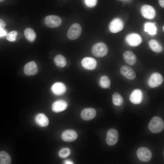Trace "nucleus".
I'll use <instances>...</instances> for the list:
<instances>
[{
	"instance_id": "nucleus-36",
	"label": "nucleus",
	"mask_w": 164,
	"mask_h": 164,
	"mask_svg": "<svg viewBox=\"0 0 164 164\" xmlns=\"http://www.w3.org/2000/svg\"><path fill=\"white\" fill-rule=\"evenodd\" d=\"M163 30L164 31V26L163 27Z\"/></svg>"
},
{
	"instance_id": "nucleus-26",
	"label": "nucleus",
	"mask_w": 164,
	"mask_h": 164,
	"mask_svg": "<svg viewBox=\"0 0 164 164\" xmlns=\"http://www.w3.org/2000/svg\"><path fill=\"white\" fill-rule=\"evenodd\" d=\"M112 97V102L115 105L120 106L123 104L124 101L123 98L118 92H114Z\"/></svg>"
},
{
	"instance_id": "nucleus-31",
	"label": "nucleus",
	"mask_w": 164,
	"mask_h": 164,
	"mask_svg": "<svg viewBox=\"0 0 164 164\" xmlns=\"http://www.w3.org/2000/svg\"><path fill=\"white\" fill-rule=\"evenodd\" d=\"M6 26L5 22L2 19H0V29H3Z\"/></svg>"
},
{
	"instance_id": "nucleus-33",
	"label": "nucleus",
	"mask_w": 164,
	"mask_h": 164,
	"mask_svg": "<svg viewBox=\"0 0 164 164\" xmlns=\"http://www.w3.org/2000/svg\"><path fill=\"white\" fill-rule=\"evenodd\" d=\"M159 2L160 5L162 7H164V0H159Z\"/></svg>"
},
{
	"instance_id": "nucleus-18",
	"label": "nucleus",
	"mask_w": 164,
	"mask_h": 164,
	"mask_svg": "<svg viewBox=\"0 0 164 164\" xmlns=\"http://www.w3.org/2000/svg\"><path fill=\"white\" fill-rule=\"evenodd\" d=\"M51 90L52 92L56 95H60L64 94L66 91L65 85L61 82H56L51 87Z\"/></svg>"
},
{
	"instance_id": "nucleus-7",
	"label": "nucleus",
	"mask_w": 164,
	"mask_h": 164,
	"mask_svg": "<svg viewBox=\"0 0 164 164\" xmlns=\"http://www.w3.org/2000/svg\"><path fill=\"white\" fill-rule=\"evenodd\" d=\"M119 134L117 131L114 128L110 129L107 133L106 143L109 145H113L117 142Z\"/></svg>"
},
{
	"instance_id": "nucleus-5",
	"label": "nucleus",
	"mask_w": 164,
	"mask_h": 164,
	"mask_svg": "<svg viewBox=\"0 0 164 164\" xmlns=\"http://www.w3.org/2000/svg\"><path fill=\"white\" fill-rule=\"evenodd\" d=\"M163 80L162 76L159 73L155 72L150 76L148 81V85L151 88H155L160 85Z\"/></svg>"
},
{
	"instance_id": "nucleus-28",
	"label": "nucleus",
	"mask_w": 164,
	"mask_h": 164,
	"mask_svg": "<svg viewBox=\"0 0 164 164\" xmlns=\"http://www.w3.org/2000/svg\"><path fill=\"white\" fill-rule=\"evenodd\" d=\"M71 151L69 148H64L61 149L58 152L59 156L61 158H65L71 154Z\"/></svg>"
},
{
	"instance_id": "nucleus-16",
	"label": "nucleus",
	"mask_w": 164,
	"mask_h": 164,
	"mask_svg": "<svg viewBox=\"0 0 164 164\" xmlns=\"http://www.w3.org/2000/svg\"><path fill=\"white\" fill-rule=\"evenodd\" d=\"M96 114L95 110L92 108L84 109L81 112L80 116L81 118L85 121L91 120L94 118Z\"/></svg>"
},
{
	"instance_id": "nucleus-21",
	"label": "nucleus",
	"mask_w": 164,
	"mask_h": 164,
	"mask_svg": "<svg viewBox=\"0 0 164 164\" xmlns=\"http://www.w3.org/2000/svg\"><path fill=\"white\" fill-rule=\"evenodd\" d=\"M149 44L150 48L156 53H160L163 50L162 46L156 40L152 39L150 40Z\"/></svg>"
},
{
	"instance_id": "nucleus-17",
	"label": "nucleus",
	"mask_w": 164,
	"mask_h": 164,
	"mask_svg": "<svg viewBox=\"0 0 164 164\" xmlns=\"http://www.w3.org/2000/svg\"><path fill=\"white\" fill-rule=\"evenodd\" d=\"M24 71L27 75L35 74L38 71V68L35 62L32 61L26 64L24 67Z\"/></svg>"
},
{
	"instance_id": "nucleus-12",
	"label": "nucleus",
	"mask_w": 164,
	"mask_h": 164,
	"mask_svg": "<svg viewBox=\"0 0 164 164\" xmlns=\"http://www.w3.org/2000/svg\"><path fill=\"white\" fill-rule=\"evenodd\" d=\"M78 135L75 131L72 129L67 130L63 131L61 138L64 141L70 142L75 141L77 138Z\"/></svg>"
},
{
	"instance_id": "nucleus-2",
	"label": "nucleus",
	"mask_w": 164,
	"mask_h": 164,
	"mask_svg": "<svg viewBox=\"0 0 164 164\" xmlns=\"http://www.w3.org/2000/svg\"><path fill=\"white\" fill-rule=\"evenodd\" d=\"M92 54L97 57H103L105 56L108 52L107 46L104 43L99 42L94 44L91 50Z\"/></svg>"
},
{
	"instance_id": "nucleus-20",
	"label": "nucleus",
	"mask_w": 164,
	"mask_h": 164,
	"mask_svg": "<svg viewBox=\"0 0 164 164\" xmlns=\"http://www.w3.org/2000/svg\"><path fill=\"white\" fill-rule=\"evenodd\" d=\"M35 121L38 125L42 127L47 126L49 123L48 118L43 113L38 114L36 116Z\"/></svg>"
},
{
	"instance_id": "nucleus-30",
	"label": "nucleus",
	"mask_w": 164,
	"mask_h": 164,
	"mask_svg": "<svg viewBox=\"0 0 164 164\" xmlns=\"http://www.w3.org/2000/svg\"><path fill=\"white\" fill-rule=\"evenodd\" d=\"M85 3L88 6L92 7L96 5L97 0H85Z\"/></svg>"
},
{
	"instance_id": "nucleus-34",
	"label": "nucleus",
	"mask_w": 164,
	"mask_h": 164,
	"mask_svg": "<svg viewBox=\"0 0 164 164\" xmlns=\"http://www.w3.org/2000/svg\"><path fill=\"white\" fill-rule=\"evenodd\" d=\"M64 163L65 164H73V161H72L71 160H66V161H64Z\"/></svg>"
},
{
	"instance_id": "nucleus-25",
	"label": "nucleus",
	"mask_w": 164,
	"mask_h": 164,
	"mask_svg": "<svg viewBox=\"0 0 164 164\" xmlns=\"http://www.w3.org/2000/svg\"><path fill=\"white\" fill-rule=\"evenodd\" d=\"M11 162L9 154L4 151L0 152V164H9Z\"/></svg>"
},
{
	"instance_id": "nucleus-35",
	"label": "nucleus",
	"mask_w": 164,
	"mask_h": 164,
	"mask_svg": "<svg viewBox=\"0 0 164 164\" xmlns=\"http://www.w3.org/2000/svg\"><path fill=\"white\" fill-rule=\"evenodd\" d=\"M4 0H0V2H1L3 1H4Z\"/></svg>"
},
{
	"instance_id": "nucleus-4",
	"label": "nucleus",
	"mask_w": 164,
	"mask_h": 164,
	"mask_svg": "<svg viewBox=\"0 0 164 164\" xmlns=\"http://www.w3.org/2000/svg\"><path fill=\"white\" fill-rule=\"evenodd\" d=\"M138 158L143 162H148L151 159L152 154L151 151L148 148L141 147L138 148L136 152Z\"/></svg>"
},
{
	"instance_id": "nucleus-27",
	"label": "nucleus",
	"mask_w": 164,
	"mask_h": 164,
	"mask_svg": "<svg viewBox=\"0 0 164 164\" xmlns=\"http://www.w3.org/2000/svg\"><path fill=\"white\" fill-rule=\"evenodd\" d=\"M99 84L100 86L103 88H108L111 84L110 79L107 76L103 75L100 77L99 79Z\"/></svg>"
},
{
	"instance_id": "nucleus-29",
	"label": "nucleus",
	"mask_w": 164,
	"mask_h": 164,
	"mask_svg": "<svg viewBox=\"0 0 164 164\" xmlns=\"http://www.w3.org/2000/svg\"><path fill=\"white\" fill-rule=\"evenodd\" d=\"M17 32L16 31H12L9 32L7 36V39L10 42L14 41L16 40Z\"/></svg>"
},
{
	"instance_id": "nucleus-3",
	"label": "nucleus",
	"mask_w": 164,
	"mask_h": 164,
	"mask_svg": "<svg viewBox=\"0 0 164 164\" xmlns=\"http://www.w3.org/2000/svg\"><path fill=\"white\" fill-rule=\"evenodd\" d=\"M82 32V28L79 24L74 23L69 28L67 32V36L71 40L77 39L80 35Z\"/></svg>"
},
{
	"instance_id": "nucleus-9",
	"label": "nucleus",
	"mask_w": 164,
	"mask_h": 164,
	"mask_svg": "<svg viewBox=\"0 0 164 164\" xmlns=\"http://www.w3.org/2000/svg\"><path fill=\"white\" fill-rule=\"evenodd\" d=\"M143 98L142 91L140 89H136L133 91L131 93L129 100L133 104H140Z\"/></svg>"
},
{
	"instance_id": "nucleus-11",
	"label": "nucleus",
	"mask_w": 164,
	"mask_h": 164,
	"mask_svg": "<svg viewBox=\"0 0 164 164\" xmlns=\"http://www.w3.org/2000/svg\"><path fill=\"white\" fill-rule=\"evenodd\" d=\"M126 41L128 44L132 46H138L141 43L142 39L140 36L136 33H131L127 35Z\"/></svg>"
},
{
	"instance_id": "nucleus-10",
	"label": "nucleus",
	"mask_w": 164,
	"mask_h": 164,
	"mask_svg": "<svg viewBox=\"0 0 164 164\" xmlns=\"http://www.w3.org/2000/svg\"><path fill=\"white\" fill-rule=\"evenodd\" d=\"M141 12L144 18L149 19H153L156 14V12L154 8L149 5H143L141 8Z\"/></svg>"
},
{
	"instance_id": "nucleus-1",
	"label": "nucleus",
	"mask_w": 164,
	"mask_h": 164,
	"mask_svg": "<svg viewBox=\"0 0 164 164\" xmlns=\"http://www.w3.org/2000/svg\"><path fill=\"white\" fill-rule=\"evenodd\" d=\"M148 128L149 130L153 133H159L164 129V122L160 117L155 116L152 118L149 123Z\"/></svg>"
},
{
	"instance_id": "nucleus-15",
	"label": "nucleus",
	"mask_w": 164,
	"mask_h": 164,
	"mask_svg": "<svg viewBox=\"0 0 164 164\" xmlns=\"http://www.w3.org/2000/svg\"><path fill=\"white\" fill-rule=\"evenodd\" d=\"M81 64L84 68L88 70H93L97 67V62L95 60L92 58L86 57L82 60Z\"/></svg>"
},
{
	"instance_id": "nucleus-8",
	"label": "nucleus",
	"mask_w": 164,
	"mask_h": 164,
	"mask_svg": "<svg viewBox=\"0 0 164 164\" xmlns=\"http://www.w3.org/2000/svg\"><path fill=\"white\" fill-rule=\"evenodd\" d=\"M124 26V23L122 20L120 18H116L111 21L109 28L111 32L115 33L122 30Z\"/></svg>"
},
{
	"instance_id": "nucleus-24",
	"label": "nucleus",
	"mask_w": 164,
	"mask_h": 164,
	"mask_svg": "<svg viewBox=\"0 0 164 164\" xmlns=\"http://www.w3.org/2000/svg\"><path fill=\"white\" fill-rule=\"evenodd\" d=\"M144 31L149 34L153 35L156 33L157 28L154 23L147 22L144 25Z\"/></svg>"
},
{
	"instance_id": "nucleus-6",
	"label": "nucleus",
	"mask_w": 164,
	"mask_h": 164,
	"mask_svg": "<svg viewBox=\"0 0 164 164\" xmlns=\"http://www.w3.org/2000/svg\"><path fill=\"white\" fill-rule=\"evenodd\" d=\"M62 22L61 18L56 15H48L44 19L45 24L50 28L57 27L60 26Z\"/></svg>"
},
{
	"instance_id": "nucleus-19",
	"label": "nucleus",
	"mask_w": 164,
	"mask_h": 164,
	"mask_svg": "<svg viewBox=\"0 0 164 164\" xmlns=\"http://www.w3.org/2000/svg\"><path fill=\"white\" fill-rule=\"evenodd\" d=\"M123 59L125 62L128 65L132 66L136 61V57L135 55L130 51H127L124 53Z\"/></svg>"
},
{
	"instance_id": "nucleus-23",
	"label": "nucleus",
	"mask_w": 164,
	"mask_h": 164,
	"mask_svg": "<svg viewBox=\"0 0 164 164\" xmlns=\"http://www.w3.org/2000/svg\"><path fill=\"white\" fill-rule=\"evenodd\" d=\"M54 61L56 65L60 68L63 67L67 63L66 58L61 55H56L55 57Z\"/></svg>"
},
{
	"instance_id": "nucleus-14",
	"label": "nucleus",
	"mask_w": 164,
	"mask_h": 164,
	"mask_svg": "<svg viewBox=\"0 0 164 164\" xmlns=\"http://www.w3.org/2000/svg\"><path fill=\"white\" fill-rule=\"evenodd\" d=\"M68 104L66 101L59 100L53 103L52 106V109L54 112L58 113L65 110Z\"/></svg>"
},
{
	"instance_id": "nucleus-32",
	"label": "nucleus",
	"mask_w": 164,
	"mask_h": 164,
	"mask_svg": "<svg viewBox=\"0 0 164 164\" xmlns=\"http://www.w3.org/2000/svg\"><path fill=\"white\" fill-rule=\"evenodd\" d=\"M7 34L6 31L4 29H0V37L5 36Z\"/></svg>"
},
{
	"instance_id": "nucleus-22",
	"label": "nucleus",
	"mask_w": 164,
	"mask_h": 164,
	"mask_svg": "<svg viewBox=\"0 0 164 164\" xmlns=\"http://www.w3.org/2000/svg\"><path fill=\"white\" fill-rule=\"evenodd\" d=\"M24 34L26 38L30 42H33L36 38V33L34 30L31 28L26 29L24 31Z\"/></svg>"
},
{
	"instance_id": "nucleus-13",
	"label": "nucleus",
	"mask_w": 164,
	"mask_h": 164,
	"mask_svg": "<svg viewBox=\"0 0 164 164\" xmlns=\"http://www.w3.org/2000/svg\"><path fill=\"white\" fill-rule=\"evenodd\" d=\"M120 72L121 75L128 80H133L136 77L135 72L128 66L124 65L121 67Z\"/></svg>"
}]
</instances>
